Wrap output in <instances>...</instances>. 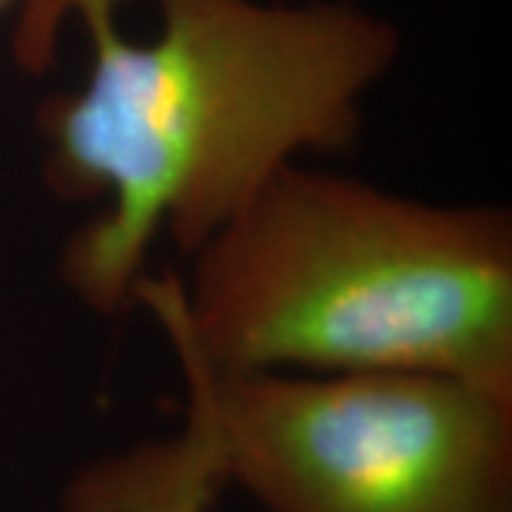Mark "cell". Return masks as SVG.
<instances>
[{"label":"cell","mask_w":512,"mask_h":512,"mask_svg":"<svg viewBox=\"0 0 512 512\" xmlns=\"http://www.w3.org/2000/svg\"><path fill=\"white\" fill-rule=\"evenodd\" d=\"M9 3H15V0H0V12H3V9H6Z\"/></svg>","instance_id":"5b68a950"},{"label":"cell","mask_w":512,"mask_h":512,"mask_svg":"<svg viewBox=\"0 0 512 512\" xmlns=\"http://www.w3.org/2000/svg\"><path fill=\"white\" fill-rule=\"evenodd\" d=\"M262 512H512V396L436 373H217L165 333Z\"/></svg>","instance_id":"3957f363"},{"label":"cell","mask_w":512,"mask_h":512,"mask_svg":"<svg viewBox=\"0 0 512 512\" xmlns=\"http://www.w3.org/2000/svg\"><path fill=\"white\" fill-rule=\"evenodd\" d=\"M89 40L80 89L43 100L49 183L100 197L60 256L63 285L100 316L134 302L160 237L191 256L285 165L342 154L402 35L353 0H157L131 40L117 0H66Z\"/></svg>","instance_id":"6da1fadb"},{"label":"cell","mask_w":512,"mask_h":512,"mask_svg":"<svg viewBox=\"0 0 512 512\" xmlns=\"http://www.w3.org/2000/svg\"><path fill=\"white\" fill-rule=\"evenodd\" d=\"M225 487L208 419L185 399L177 436L92 461L69 481L63 512H214Z\"/></svg>","instance_id":"277c9868"},{"label":"cell","mask_w":512,"mask_h":512,"mask_svg":"<svg viewBox=\"0 0 512 512\" xmlns=\"http://www.w3.org/2000/svg\"><path fill=\"white\" fill-rule=\"evenodd\" d=\"M163 333L217 373H436L512 396V217L285 165L191 254L143 276Z\"/></svg>","instance_id":"7a4b0ae2"}]
</instances>
